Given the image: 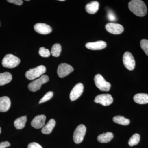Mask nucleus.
Returning a JSON list of instances; mask_svg holds the SVG:
<instances>
[{"instance_id": "obj_1", "label": "nucleus", "mask_w": 148, "mask_h": 148, "mask_svg": "<svg viewBox=\"0 0 148 148\" xmlns=\"http://www.w3.org/2000/svg\"><path fill=\"white\" fill-rule=\"evenodd\" d=\"M130 10L136 16L143 17L147 13V8L145 4L141 0H132L128 3Z\"/></svg>"}, {"instance_id": "obj_2", "label": "nucleus", "mask_w": 148, "mask_h": 148, "mask_svg": "<svg viewBox=\"0 0 148 148\" xmlns=\"http://www.w3.org/2000/svg\"><path fill=\"white\" fill-rule=\"evenodd\" d=\"M46 71L45 66L41 65L34 69H30L25 74L26 78L30 80H33L44 74Z\"/></svg>"}, {"instance_id": "obj_3", "label": "nucleus", "mask_w": 148, "mask_h": 148, "mask_svg": "<svg viewBox=\"0 0 148 148\" xmlns=\"http://www.w3.org/2000/svg\"><path fill=\"white\" fill-rule=\"evenodd\" d=\"M20 63V60L18 57L12 54H8L3 58L2 64L5 68L12 69L18 66Z\"/></svg>"}, {"instance_id": "obj_4", "label": "nucleus", "mask_w": 148, "mask_h": 148, "mask_svg": "<svg viewBox=\"0 0 148 148\" xmlns=\"http://www.w3.org/2000/svg\"><path fill=\"white\" fill-rule=\"evenodd\" d=\"M94 80L96 87L101 91H108L110 89V83L106 81L101 74L96 75L94 77Z\"/></svg>"}, {"instance_id": "obj_5", "label": "nucleus", "mask_w": 148, "mask_h": 148, "mask_svg": "<svg viewBox=\"0 0 148 148\" xmlns=\"http://www.w3.org/2000/svg\"><path fill=\"white\" fill-rule=\"evenodd\" d=\"M49 78L47 75H43L39 78L30 83L28 85V88L30 91L36 92L39 90L42 85L48 82Z\"/></svg>"}, {"instance_id": "obj_6", "label": "nucleus", "mask_w": 148, "mask_h": 148, "mask_svg": "<svg viewBox=\"0 0 148 148\" xmlns=\"http://www.w3.org/2000/svg\"><path fill=\"white\" fill-rule=\"evenodd\" d=\"M86 132V127L84 125L78 126L74 131L73 139L76 144H79L82 142Z\"/></svg>"}, {"instance_id": "obj_7", "label": "nucleus", "mask_w": 148, "mask_h": 148, "mask_svg": "<svg viewBox=\"0 0 148 148\" xmlns=\"http://www.w3.org/2000/svg\"><path fill=\"white\" fill-rule=\"evenodd\" d=\"M123 62L125 68L129 71H132L135 69V61L132 53L126 51L123 57Z\"/></svg>"}, {"instance_id": "obj_8", "label": "nucleus", "mask_w": 148, "mask_h": 148, "mask_svg": "<svg viewBox=\"0 0 148 148\" xmlns=\"http://www.w3.org/2000/svg\"><path fill=\"white\" fill-rule=\"evenodd\" d=\"M94 101L103 106H108L113 102V98L110 94H100L95 97Z\"/></svg>"}, {"instance_id": "obj_9", "label": "nucleus", "mask_w": 148, "mask_h": 148, "mask_svg": "<svg viewBox=\"0 0 148 148\" xmlns=\"http://www.w3.org/2000/svg\"><path fill=\"white\" fill-rule=\"evenodd\" d=\"M74 69L67 64H61L58 66L57 74L60 78H64L73 71Z\"/></svg>"}, {"instance_id": "obj_10", "label": "nucleus", "mask_w": 148, "mask_h": 148, "mask_svg": "<svg viewBox=\"0 0 148 148\" xmlns=\"http://www.w3.org/2000/svg\"><path fill=\"white\" fill-rule=\"evenodd\" d=\"M106 29L109 33L114 35L120 34L124 31V28L121 25L112 22L106 24Z\"/></svg>"}, {"instance_id": "obj_11", "label": "nucleus", "mask_w": 148, "mask_h": 148, "mask_svg": "<svg viewBox=\"0 0 148 148\" xmlns=\"http://www.w3.org/2000/svg\"><path fill=\"white\" fill-rule=\"evenodd\" d=\"M84 90V86L82 83L77 84L70 93V98L72 101H75L82 94Z\"/></svg>"}, {"instance_id": "obj_12", "label": "nucleus", "mask_w": 148, "mask_h": 148, "mask_svg": "<svg viewBox=\"0 0 148 148\" xmlns=\"http://www.w3.org/2000/svg\"><path fill=\"white\" fill-rule=\"evenodd\" d=\"M34 29L37 33L42 35L48 34L52 32L51 27L44 23H38L35 24Z\"/></svg>"}, {"instance_id": "obj_13", "label": "nucleus", "mask_w": 148, "mask_h": 148, "mask_svg": "<svg viewBox=\"0 0 148 148\" xmlns=\"http://www.w3.org/2000/svg\"><path fill=\"white\" fill-rule=\"evenodd\" d=\"M46 117L44 115H40L35 117L32 121L31 125L32 127L36 129L42 128L45 125Z\"/></svg>"}, {"instance_id": "obj_14", "label": "nucleus", "mask_w": 148, "mask_h": 148, "mask_svg": "<svg viewBox=\"0 0 148 148\" xmlns=\"http://www.w3.org/2000/svg\"><path fill=\"white\" fill-rule=\"evenodd\" d=\"M86 47L91 50H101L107 46V43L103 41H98L95 42H88L86 44Z\"/></svg>"}, {"instance_id": "obj_15", "label": "nucleus", "mask_w": 148, "mask_h": 148, "mask_svg": "<svg viewBox=\"0 0 148 148\" xmlns=\"http://www.w3.org/2000/svg\"><path fill=\"white\" fill-rule=\"evenodd\" d=\"M11 106V101L7 96L0 98V112H6L9 110Z\"/></svg>"}, {"instance_id": "obj_16", "label": "nucleus", "mask_w": 148, "mask_h": 148, "mask_svg": "<svg viewBox=\"0 0 148 148\" xmlns=\"http://www.w3.org/2000/svg\"><path fill=\"white\" fill-rule=\"evenodd\" d=\"M99 8V3L96 1H93L88 3L86 5L85 9L87 13L93 14L98 12Z\"/></svg>"}, {"instance_id": "obj_17", "label": "nucleus", "mask_w": 148, "mask_h": 148, "mask_svg": "<svg viewBox=\"0 0 148 148\" xmlns=\"http://www.w3.org/2000/svg\"><path fill=\"white\" fill-rule=\"evenodd\" d=\"M56 123V122L55 120L53 119H51L42 127L41 130L43 134H47V135L50 134L55 127Z\"/></svg>"}, {"instance_id": "obj_18", "label": "nucleus", "mask_w": 148, "mask_h": 148, "mask_svg": "<svg viewBox=\"0 0 148 148\" xmlns=\"http://www.w3.org/2000/svg\"><path fill=\"white\" fill-rule=\"evenodd\" d=\"M133 99L135 103L139 104L148 103V94L146 93H138L134 95Z\"/></svg>"}, {"instance_id": "obj_19", "label": "nucleus", "mask_w": 148, "mask_h": 148, "mask_svg": "<svg viewBox=\"0 0 148 148\" xmlns=\"http://www.w3.org/2000/svg\"><path fill=\"white\" fill-rule=\"evenodd\" d=\"M114 137L113 134L111 132L103 133L98 136L97 140L101 143H108L110 142Z\"/></svg>"}, {"instance_id": "obj_20", "label": "nucleus", "mask_w": 148, "mask_h": 148, "mask_svg": "<svg viewBox=\"0 0 148 148\" xmlns=\"http://www.w3.org/2000/svg\"><path fill=\"white\" fill-rule=\"evenodd\" d=\"M12 79V75L9 72L1 73H0V86L9 83L11 81Z\"/></svg>"}, {"instance_id": "obj_21", "label": "nucleus", "mask_w": 148, "mask_h": 148, "mask_svg": "<svg viewBox=\"0 0 148 148\" xmlns=\"http://www.w3.org/2000/svg\"><path fill=\"white\" fill-rule=\"evenodd\" d=\"M27 118L26 116H23L18 118L14 121V125L17 129H21L25 126Z\"/></svg>"}, {"instance_id": "obj_22", "label": "nucleus", "mask_w": 148, "mask_h": 148, "mask_svg": "<svg viewBox=\"0 0 148 148\" xmlns=\"http://www.w3.org/2000/svg\"><path fill=\"white\" fill-rule=\"evenodd\" d=\"M114 122L122 125H127L130 123V121L121 116H116L113 118Z\"/></svg>"}, {"instance_id": "obj_23", "label": "nucleus", "mask_w": 148, "mask_h": 148, "mask_svg": "<svg viewBox=\"0 0 148 148\" xmlns=\"http://www.w3.org/2000/svg\"><path fill=\"white\" fill-rule=\"evenodd\" d=\"M61 51V46L59 44H55L52 46L51 53L54 57H57L60 56Z\"/></svg>"}, {"instance_id": "obj_24", "label": "nucleus", "mask_w": 148, "mask_h": 148, "mask_svg": "<svg viewBox=\"0 0 148 148\" xmlns=\"http://www.w3.org/2000/svg\"><path fill=\"white\" fill-rule=\"evenodd\" d=\"M140 135L138 133H135L129 139L128 141V144L131 147L136 145L140 142Z\"/></svg>"}, {"instance_id": "obj_25", "label": "nucleus", "mask_w": 148, "mask_h": 148, "mask_svg": "<svg viewBox=\"0 0 148 148\" xmlns=\"http://www.w3.org/2000/svg\"><path fill=\"white\" fill-rule=\"evenodd\" d=\"M53 95V93L52 91H49L47 92L45 95H44L43 97L40 100L39 104L44 103L48 101H49L52 98Z\"/></svg>"}, {"instance_id": "obj_26", "label": "nucleus", "mask_w": 148, "mask_h": 148, "mask_svg": "<svg viewBox=\"0 0 148 148\" xmlns=\"http://www.w3.org/2000/svg\"><path fill=\"white\" fill-rule=\"evenodd\" d=\"M39 53L40 56L43 57H48L50 56L51 52L48 49L44 47H41L40 48Z\"/></svg>"}, {"instance_id": "obj_27", "label": "nucleus", "mask_w": 148, "mask_h": 148, "mask_svg": "<svg viewBox=\"0 0 148 148\" xmlns=\"http://www.w3.org/2000/svg\"><path fill=\"white\" fill-rule=\"evenodd\" d=\"M140 46L146 55L148 56V40L143 39L140 42Z\"/></svg>"}, {"instance_id": "obj_28", "label": "nucleus", "mask_w": 148, "mask_h": 148, "mask_svg": "<svg viewBox=\"0 0 148 148\" xmlns=\"http://www.w3.org/2000/svg\"><path fill=\"white\" fill-rule=\"evenodd\" d=\"M108 18L109 20L111 21H114L116 20V16L111 11L109 10L108 12Z\"/></svg>"}, {"instance_id": "obj_29", "label": "nucleus", "mask_w": 148, "mask_h": 148, "mask_svg": "<svg viewBox=\"0 0 148 148\" xmlns=\"http://www.w3.org/2000/svg\"><path fill=\"white\" fill-rule=\"evenodd\" d=\"M28 148H43L39 144L36 143H32L28 145Z\"/></svg>"}, {"instance_id": "obj_30", "label": "nucleus", "mask_w": 148, "mask_h": 148, "mask_svg": "<svg viewBox=\"0 0 148 148\" xmlns=\"http://www.w3.org/2000/svg\"><path fill=\"white\" fill-rule=\"evenodd\" d=\"M7 1L17 5H21L23 4V1L21 0H8Z\"/></svg>"}, {"instance_id": "obj_31", "label": "nucleus", "mask_w": 148, "mask_h": 148, "mask_svg": "<svg viewBox=\"0 0 148 148\" xmlns=\"http://www.w3.org/2000/svg\"><path fill=\"white\" fill-rule=\"evenodd\" d=\"M10 145V144L8 141L2 142L0 143V148H5L9 147Z\"/></svg>"}, {"instance_id": "obj_32", "label": "nucleus", "mask_w": 148, "mask_h": 148, "mask_svg": "<svg viewBox=\"0 0 148 148\" xmlns=\"http://www.w3.org/2000/svg\"><path fill=\"white\" fill-rule=\"evenodd\" d=\"M1 127H0V134H1Z\"/></svg>"}, {"instance_id": "obj_33", "label": "nucleus", "mask_w": 148, "mask_h": 148, "mask_svg": "<svg viewBox=\"0 0 148 148\" xmlns=\"http://www.w3.org/2000/svg\"><path fill=\"white\" fill-rule=\"evenodd\" d=\"M59 1H64V0H59Z\"/></svg>"}]
</instances>
